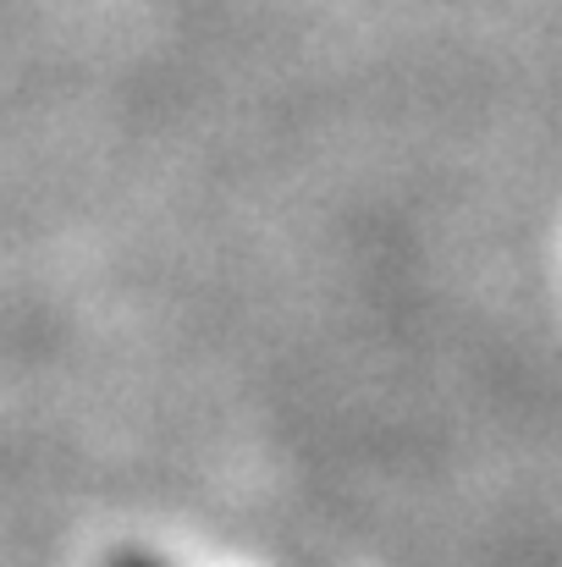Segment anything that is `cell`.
<instances>
[{
	"label": "cell",
	"mask_w": 562,
	"mask_h": 567,
	"mask_svg": "<svg viewBox=\"0 0 562 567\" xmlns=\"http://www.w3.org/2000/svg\"><path fill=\"white\" fill-rule=\"evenodd\" d=\"M116 567H155V563H116Z\"/></svg>",
	"instance_id": "cell-1"
}]
</instances>
